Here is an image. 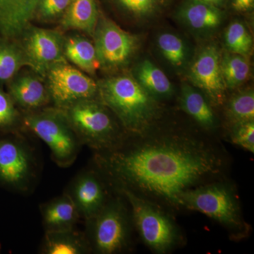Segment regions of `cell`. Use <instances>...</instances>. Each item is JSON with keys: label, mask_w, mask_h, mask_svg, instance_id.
<instances>
[{"label": "cell", "mask_w": 254, "mask_h": 254, "mask_svg": "<svg viewBox=\"0 0 254 254\" xmlns=\"http://www.w3.org/2000/svg\"><path fill=\"white\" fill-rule=\"evenodd\" d=\"M98 155V163L120 190L182 207L181 195L216 176L223 157L213 145L190 135L139 134Z\"/></svg>", "instance_id": "obj_1"}, {"label": "cell", "mask_w": 254, "mask_h": 254, "mask_svg": "<svg viewBox=\"0 0 254 254\" xmlns=\"http://www.w3.org/2000/svg\"><path fill=\"white\" fill-rule=\"evenodd\" d=\"M98 95L124 128L134 134L148 131L160 115L155 97L129 75L102 80L98 83Z\"/></svg>", "instance_id": "obj_2"}, {"label": "cell", "mask_w": 254, "mask_h": 254, "mask_svg": "<svg viewBox=\"0 0 254 254\" xmlns=\"http://www.w3.org/2000/svg\"><path fill=\"white\" fill-rule=\"evenodd\" d=\"M58 109L80 142L102 152L120 144L118 127L110 110L100 100L94 98L78 100Z\"/></svg>", "instance_id": "obj_3"}, {"label": "cell", "mask_w": 254, "mask_h": 254, "mask_svg": "<svg viewBox=\"0 0 254 254\" xmlns=\"http://www.w3.org/2000/svg\"><path fill=\"white\" fill-rule=\"evenodd\" d=\"M24 123L48 145L58 165L67 167L73 163L81 142L60 109L55 108L29 114Z\"/></svg>", "instance_id": "obj_4"}, {"label": "cell", "mask_w": 254, "mask_h": 254, "mask_svg": "<svg viewBox=\"0 0 254 254\" xmlns=\"http://www.w3.org/2000/svg\"><path fill=\"white\" fill-rule=\"evenodd\" d=\"M131 208L133 222L142 240L152 250L165 254L178 240L175 224L155 203L128 190H122Z\"/></svg>", "instance_id": "obj_5"}, {"label": "cell", "mask_w": 254, "mask_h": 254, "mask_svg": "<svg viewBox=\"0 0 254 254\" xmlns=\"http://www.w3.org/2000/svg\"><path fill=\"white\" fill-rule=\"evenodd\" d=\"M182 207L196 210L227 227L240 226V208L232 190L222 184L203 185L181 195Z\"/></svg>", "instance_id": "obj_6"}, {"label": "cell", "mask_w": 254, "mask_h": 254, "mask_svg": "<svg viewBox=\"0 0 254 254\" xmlns=\"http://www.w3.org/2000/svg\"><path fill=\"white\" fill-rule=\"evenodd\" d=\"M94 46L100 67L118 69L126 66L138 50V37L124 31L109 18L99 17L94 34Z\"/></svg>", "instance_id": "obj_7"}, {"label": "cell", "mask_w": 254, "mask_h": 254, "mask_svg": "<svg viewBox=\"0 0 254 254\" xmlns=\"http://www.w3.org/2000/svg\"><path fill=\"white\" fill-rule=\"evenodd\" d=\"M90 223L89 246L97 253L116 254L126 247L128 222L125 209L118 201L105 203Z\"/></svg>", "instance_id": "obj_8"}, {"label": "cell", "mask_w": 254, "mask_h": 254, "mask_svg": "<svg viewBox=\"0 0 254 254\" xmlns=\"http://www.w3.org/2000/svg\"><path fill=\"white\" fill-rule=\"evenodd\" d=\"M46 77L47 89L55 108H64L78 100L96 98L98 95V83L68 63L53 66Z\"/></svg>", "instance_id": "obj_9"}, {"label": "cell", "mask_w": 254, "mask_h": 254, "mask_svg": "<svg viewBox=\"0 0 254 254\" xmlns=\"http://www.w3.org/2000/svg\"><path fill=\"white\" fill-rule=\"evenodd\" d=\"M22 36L21 46L28 66L37 74L46 77L50 68L68 63L64 53L65 39L60 31L29 26Z\"/></svg>", "instance_id": "obj_10"}, {"label": "cell", "mask_w": 254, "mask_h": 254, "mask_svg": "<svg viewBox=\"0 0 254 254\" xmlns=\"http://www.w3.org/2000/svg\"><path fill=\"white\" fill-rule=\"evenodd\" d=\"M220 57L218 48L213 45L200 51L192 63L189 76L190 81L204 92L215 104H220L225 95V86L222 77Z\"/></svg>", "instance_id": "obj_11"}, {"label": "cell", "mask_w": 254, "mask_h": 254, "mask_svg": "<svg viewBox=\"0 0 254 254\" xmlns=\"http://www.w3.org/2000/svg\"><path fill=\"white\" fill-rule=\"evenodd\" d=\"M33 163L29 153L21 143L0 139V184L24 190L33 175Z\"/></svg>", "instance_id": "obj_12"}, {"label": "cell", "mask_w": 254, "mask_h": 254, "mask_svg": "<svg viewBox=\"0 0 254 254\" xmlns=\"http://www.w3.org/2000/svg\"><path fill=\"white\" fill-rule=\"evenodd\" d=\"M41 0H0V39L22 36L34 19Z\"/></svg>", "instance_id": "obj_13"}, {"label": "cell", "mask_w": 254, "mask_h": 254, "mask_svg": "<svg viewBox=\"0 0 254 254\" xmlns=\"http://www.w3.org/2000/svg\"><path fill=\"white\" fill-rule=\"evenodd\" d=\"M69 195L80 216L87 220L94 217L107 203L103 183L91 172L81 174L76 179Z\"/></svg>", "instance_id": "obj_14"}, {"label": "cell", "mask_w": 254, "mask_h": 254, "mask_svg": "<svg viewBox=\"0 0 254 254\" xmlns=\"http://www.w3.org/2000/svg\"><path fill=\"white\" fill-rule=\"evenodd\" d=\"M177 15L184 23L196 31L215 29L223 19L220 8L199 0H185L179 8Z\"/></svg>", "instance_id": "obj_15"}, {"label": "cell", "mask_w": 254, "mask_h": 254, "mask_svg": "<svg viewBox=\"0 0 254 254\" xmlns=\"http://www.w3.org/2000/svg\"><path fill=\"white\" fill-rule=\"evenodd\" d=\"M10 97L15 103L26 109H36L50 99L47 87L38 76L25 73L18 76L9 86Z\"/></svg>", "instance_id": "obj_16"}, {"label": "cell", "mask_w": 254, "mask_h": 254, "mask_svg": "<svg viewBox=\"0 0 254 254\" xmlns=\"http://www.w3.org/2000/svg\"><path fill=\"white\" fill-rule=\"evenodd\" d=\"M46 231L71 230L80 215L69 194H64L43 205L41 208Z\"/></svg>", "instance_id": "obj_17"}, {"label": "cell", "mask_w": 254, "mask_h": 254, "mask_svg": "<svg viewBox=\"0 0 254 254\" xmlns=\"http://www.w3.org/2000/svg\"><path fill=\"white\" fill-rule=\"evenodd\" d=\"M98 18L96 0H71L60 24L63 29L78 30L93 36Z\"/></svg>", "instance_id": "obj_18"}, {"label": "cell", "mask_w": 254, "mask_h": 254, "mask_svg": "<svg viewBox=\"0 0 254 254\" xmlns=\"http://www.w3.org/2000/svg\"><path fill=\"white\" fill-rule=\"evenodd\" d=\"M64 53L66 60L83 72L94 75L100 68L94 44L84 37L73 36L65 39Z\"/></svg>", "instance_id": "obj_19"}, {"label": "cell", "mask_w": 254, "mask_h": 254, "mask_svg": "<svg viewBox=\"0 0 254 254\" xmlns=\"http://www.w3.org/2000/svg\"><path fill=\"white\" fill-rule=\"evenodd\" d=\"M180 105L182 110L200 126L212 129L216 125L215 114L208 101L201 93L189 85L182 86Z\"/></svg>", "instance_id": "obj_20"}, {"label": "cell", "mask_w": 254, "mask_h": 254, "mask_svg": "<svg viewBox=\"0 0 254 254\" xmlns=\"http://www.w3.org/2000/svg\"><path fill=\"white\" fill-rule=\"evenodd\" d=\"M88 241L73 229L47 231L43 251L47 254H82L89 248Z\"/></svg>", "instance_id": "obj_21"}, {"label": "cell", "mask_w": 254, "mask_h": 254, "mask_svg": "<svg viewBox=\"0 0 254 254\" xmlns=\"http://www.w3.org/2000/svg\"><path fill=\"white\" fill-rule=\"evenodd\" d=\"M134 78L155 98L167 97L173 93V85L168 76L149 60H144L137 66Z\"/></svg>", "instance_id": "obj_22"}, {"label": "cell", "mask_w": 254, "mask_h": 254, "mask_svg": "<svg viewBox=\"0 0 254 254\" xmlns=\"http://www.w3.org/2000/svg\"><path fill=\"white\" fill-rule=\"evenodd\" d=\"M123 14L137 21H149L163 13L170 0H110Z\"/></svg>", "instance_id": "obj_23"}, {"label": "cell", "mask_w": 254, "mask_h": 254, "mask_svg": "<svg viewBox=\"0 0 254 254\" xmlns=\"http://www.w3.org/2000/svg\"><path fill=\"white\" fill-rule=\"evenodd\" d=\"M3 41L0 43V83L12 79L21 68L28 66L21 45Z\"/></svg>", "instance_id": "obj_24"}, {"label": "cell", "mask_w": 254, "mask_h": 254, "mask_svg": "<svg viewBox=\"0 0 254 254\" xmlns=\"http://www.w3.org/2000/svg\"><path fill=\"white\" fill-rule=\"evenodd\" d=\"M242 55L229 53L220 59L222 77L226 88H237L243 84L250 74V63Z\"/></svg>", "instance_id": "obj_25"}, {"label": "cell", "mask_w": 254, "mask_h": 254, "mask_svg": "<svg viewBox=\"0 0 254 254\" xmlns=\"http://www.w3.org/2000/svg\"><path fill=\"white\" fill-rule=\"evenodd\" d=\"M227 114L234 125L254 121L253 90H246L233 95L227 105Z\"/></svg>", "instance_id": "obj_26"}, {"label": "cell", "mask_w": 254, "mask_h": 254, "mask_svg": "<svg viewBox=\"0 0 254 254\" xmlns=\"http://www.w3.org/2000/svg\"><path fill=\"white\" fill-rule=\"evenodd\" d=\"M159 50L169 63L175 67H182L187 61V48L180 37L174 33L159 35L157 40Z\"/></svg>", "instance_id": "obj_27"}, {"label": "cell", "mask_w": 254, "mask_h": 254, "mask_svg": "<svg viewBox=\"0 0 254 254\" xmlns=\"http://www.w3.org/2000/svg\"><path fill=\"white\" fill-rule=\"evenodd\" d=\"M225 42L230 53L247 58L252 52L253 40L250 32L240 21H234L227 27Z\"/></svg>", "instance_id": "obj_28"}, {"label": "cell", "mask_w": 254, "mask_h": 254, "mask_svg": "<svg viewBox=\"0 0 254 254\" xmlns=\"http://www.w3.org/2000/svg\"><path fill=\"white\" fill-rule=\"evenodd\" d=\"M71 0H41L35 18L42 21H52L61 18Z\"/></svg>", "instance_id": "obj_29"}, {"label": "cell", "mask_w": 254, "mask_h": 254, "mask_svg": "<svg viewBox=\"0 0 254 254\" xmlns=\"http://www.w3.org/2000/svg\"><path fill=\"white\" fill-rule=\"evenodd\" d=\"M231 139L235 144L254 153V121L235 124L231 133Z\"/></svg>", "instance_id": "obj_30"}, {"label": "cell", "mask_w": 254, "mask_h": 254, "mask_svg": "<svg viewBox=\"0 0 254 254\" xmlns=\"http://www.w3.org/2000/svg\"><path fill=\"white\" fill-rule=\"evenodd\" d=\"M17 118L13 100L0 88V127L12 125Z\"/></svg>", "instance_id": "obj_31"}, {"label": "cell", "mask_w": 254, "mask_h": 254, "mask_svg": "<svg viewBox=\"0 0 254 254\" xmlns=\"http://www.w3.org/2000/svg\"><path fill=\"white\" fill-rule=\"evenodd\" d=\"M230 5L237 12H250L254 9V0H230Z\"/></svg>", "instance_id": "obj_32"}, {"label": "cell", "mask_w": 254, "mask_h": 254, "mask_svg": "<svg viewBox=\"0 0 254 254\" xmlns=\"http://www.w3.org/2000/svg\"><path fill=\"white\" fill-rule=\"evenodd\" d=\"M199 1L207 3V4L213 5V6L219 8H221L226 2V0H199Z\"/></svg>", "instance_id": "obj_33"}]
</instances>
